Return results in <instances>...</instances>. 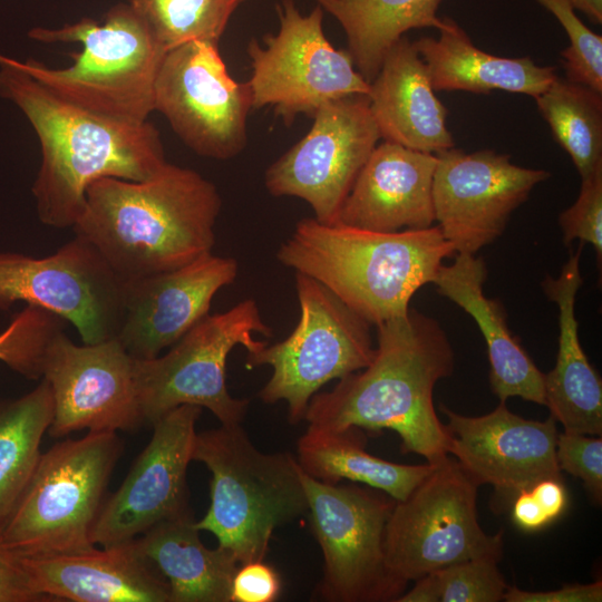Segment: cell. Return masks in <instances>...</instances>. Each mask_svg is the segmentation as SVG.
I'll return each mask as SVG.
<instances>
[{"label":"cell","instance_id":"cell-1","mask_svg":"<svg viewBox=\"0 0 602 602\" xmlns=\"http://www.w3.org/2000/svg\"><path fill=\"white\" fill-rule=\"evenodd\" d=\"M0 97L23 113L38 136L41 164L32 194L45 225L72 227L91 182L145 181L167 163L159 133L149 122L124 123L71 104L2 54Z\"/></svg>","mask_w":602,"mask_h":602},{"label":"cell","instance_id":"cell-24","mask_svg":"<svg viewBox=\"0 0 602 602\" xmlns=\"http://www.w3.org/2000/svg\"><path fill=\"white\" fill-rule=\"evenodd\" d=\"M487 274L482 258L456 254L452 264L440 265L433 284L476 322L487 347L491 389L499 401L521 397L544 406V373L511 333L502 303L484 294Z\"/></svg>","mask_w":602,"mask_h":602},{"label":"cell","instance_id":"cell-37","mask_svg":"<svg viewBox=\"0 0 602 602\" xmlns=\"http://www.w3.org/2000/svg\"><path fill=\"white\" fill-rule=\"evenodd\" d=\"M560 470L580 478L596 503L602 499V438L563 431L557 435Z\"/></svg>","mask_w":602,"mask_h":602},{"label":"cell","instance_id":"cell-22","mask_svg":"<svg viewBox=\"0 0 602 602\" xmlns=\"http://www.w3.org/2000/svg\"><path fill=\"white\" fill-rule=\"evenodd\" d=\"M437 162L435 154L391 142L376 145L343 203L339 223L377 232L431 226Z\"/></svg>","mask_w":602,"mask_h":602},{"label":"cell","instance_id":"cell-29","mask_svg":"<svg viewBox=\"0 0 602 602\" xmlns=\"http://www.w3.org/2000/svg\"><path fill=\"white\" fill-rule=\"evenodd\" d=\"M342 27L355 67L370 84L389 49L411 29L443 25L441 0H315Z\"/></svg>","mask_w":602,"mask_h":602},{"label":"cell","instance_id":"cell-36","mask_svg":"<svg viewBox=\"0 0 602 602\" xmlns=\"http://www.w3.org/2000/svg\"><path fill=\"white\" fill-rule=\"evenodd\" d=\"M576 201L559 216L566 246L574 240L590 243L601 266L602 259V167L581 179Z\"/></svg>","mask_w":602,"mask_h":602},{"label":"cell","instance_id":"cell-33","mask_svg":"<svg viewBox=\"0 0 602 602\" xmlns=\"http://www.w3.org/2000/svg\"><path fill=\"white\" fill-rule=\"evenodd\" d=\"M507 586L498 561L475 559L427 573L396 602H498Z\"/></svg>","mask_w":602,"mask_h":602},{"label":"cell","instance_id":"cell-17","mask_svg":"<svg viewBox=\"0 0 602 602\" xmlns=\"http://www.w3.org/2000/svg\"><path fill=\"white\" fill-rule=\"evenodd\" d=\"M201 411L182 405L152 425L149 443L103 503L93 530L95 545L127 543L162 522L192 517L186 475Z\"/></svg>","mask_w":602,"mask_h":602},{"label":"cell","instance_id":"cell-43","mask_svg":"<svg viewBox=\"0 0 602 602\" xmlns=\"http://www.w3.org/2000/svg\"><path fill=\"white\" fill-rule=\"evenodd\" d=\"M572 6L583 12L593 23L602 22V0H569Z\"/></svg>","mask_w":602,"mask_h":602},{"label":"cell","instance_id":"cell-4","mask_svg":"<svg viewBox=\"0 0 602 602\" xmlns=\"http://www.w3.org/2000/svg\"><path fill=\"white\" fill-rule=\"evenodd\" d=\"M453 245L439 227L377 232L302 219L276 251L278 261L322 283L371 326L408 312L433 283Z\"/></svg>","mask_w":602,"mask_h":602},{"label":"cell","instance_id":"cell-27","mask_svg":"<svg viewBox=\"0 0 602 602\" xmlns=\"http://www.w3.org/2000/svg\"><path fill=\"white\" fill-rule=\"evenodd\" d=\"M192 517L165 521L133 540L166 580L171 602H231L236 557L220 546L206 547Z\"/></svg>","mask_w":602,"mask_h":602},{"label":"cell","instance_id":"cell-26","mask_svg":"<svg viewBox=\"0 0 602 602\" xmlns=\"http://www.w3.org/2000/svg\"><path fill=\"white\" fill-rule=\"evenodd\" d=\"M441 20L438 38L421 37L414 41L435 91L504 90L535 98L557 77L555 67L540 66L530 57L507 58L485 52L455 20L448 17Z\"/></svg>","mask_w":602,"mask_h":602},{"label":"cell","instance_id":"cell-9","mask_svg":"<svg viewBox=\"0 0 602 602\" xmlns=\"http://www.w3.org/2000/svg\"><path fill=\"white\" fill-rule=\"evenodd\" d=\"M300 315L282 341L247 353L246 366H269L272 373L259 396L285 401L289 420H304L311 398L329 381L367 367L376 351L371 324L322 283L295 273Z\"/></svg>","mask_w":602,"mask_h":602},{"label":"cell","instance_id":"cell-25","mask_svg":"<svg viewBox=\"0 0 602 602\" xmlns=\"http://www.w3.org/2000/svg\"><path fill=\"white\" fill-rule=\"evenodd\" d=\"M584 243L570 253L559 276L546 275L542 288L559 309V350L554 368L544 375V398L551 417L564 431L602 435V381L580 342L575 298L583 283L580 261Z\"/></svg>","mask_w":602,"mask_h":602},{"label":"cell","instance_id":"cell-41","mask_svg":"<svg viewBox=\"0 0 602 602\" xmlns=\"http://www.w3.org/2000/svg\"><path fill=\"white\" fill-rule=\"evenodd\" d=\"M511 517L524 532H536L552 523L531 488L518 492L511 501Z\"/></svg>","mask_w":602,"mask_h":602},{"label":"cell","instance_id":"cell-5","mask_svg":"<svg viewBox=\"0 0 602 602\" xmlns=\"http://www.w3.org/2000/svg\"><path fill=\"white\" fill-rule=\"evenodd\" d=\"M40 42H78L81 51L66 68L28 58L20 66L59 97L115 120L142 124L154 111V85L166 50L126 3L113 6L99 23L82 18L60 28L36 27Z\"/></svg>","mask_w":602,"mask_h":602},{"label":"cell","instance_id":"cell-23","mask_svg":"<svg viewBox=\"0 0 602 602\" xmlns=\"http://www.w3.org/2000/svg\"><path fill=\"white\" fill-rule=\"evenodd\" d=\"M435 93L414 42L401 37L386 54L367 95L380 138L435 155L453 148L448 110Z\"/></svg>","mask_w":602,"mask_h":602},{"label":"cell","instance_id":"cell-14","mask_svg":"<svg viewBox=\"0 0 602 602\" xmlns=\"http://www.w3.org/2000/svg\"><path fill=\"white\" fill-rule=\"evenodd\" d=\"M253 97L229 74L219 42L194 40L167 50L154 85V111L197 155L229 159L246 145Z\"/></svg>","mask_w":602,"mask_h":602},{"label":"cell","instance_id":"cell-6","mask_svg":"<svg viewBox=\"0 0 602 602\" xmlns=\"http://www.w3.org/2000/svg\"><path fill=\"white\" fill-rule=\"evenodd\" d=\"M193 460L212 475L211 504L195 526L239 564L264 561L273 532L308 512L297 458L259 450L241 424L197 433Z\"/></svg>","mask_w":602,"mask_h":602},{"label":"cell","instance_id":"cell-38","mask_svg":"<svg viewBox=\"0 0 602 602\" xmlns=\"http://www.w3.org/2000/svg\"><path fill=\"white\" fill-rule=\"evenodd\" d=\"M281 591L278 572L263 561L240 564L231 584V602H273Z\"/></svg>","mask_w":602,"mask_h":602},{"label":"cell","instance_id":"cell-7","mask_svg":"<svg viewBox=\"0 0 602 602\" xmlns=\"http://www.w3.org/2000/svg\"><path fill=\"white\" fill-rule=\"evenodd\" d=\"M123 441L114 431H88L41 453L13 509L0 527V542L17 556H46L89 550Z\"/></svg>","mask_w":602,"mask_h":602},{"label":"cell","instance_id":"cell-30","mask_svg":"<svg viewBox=\"0 0 602 602\" xmlns=\"http://www.w3.org/2000/svg\"><path fill=\"white\" fill-rule=\"evenodd\" d=\"M54 409L52 391L43 378L19 398L0 399V527L38 464Z\"/></svg>","mask_w":602,"mask_h":602},{"label":"cell","instance_id":"cell-16","mask_svg":"<svg viewBox=\"0 0 602 602\" xmlns=\"http://www.w3.org/2000/svg\"><path fill=\"white\" fill-rule=\"evenodd\" d=\"M433 179L435 221L455 254H476L505 231L512 213L550 178L544 169L511 162L491 149L437 154Z\"/></svg>","mask_w":602,"mask_h":602},{"label":"cell","instance_id":"cell-42","mask_svg":"<svg viewBox=\"0 0 602 602\" xmlns=\"http://www.w3.org/2000/svg\"><path fill=\"white\" fill-rule=\"evenodd\" d=\"M562 482V478H544L530 487L552 522L563 514L567 505V493Z\"/></svg>","mask_w":602,"mask_h":602},{"label":"cell","instance_id":"cell-31","mask_svg":"<svg viewBox=\"0 0 602 602\" xmlns=\"http://www.w3.org/2000/svg\"><path fill=\"white\" fill-rule=\"evenodd\" d=\"M581 179L602 167V93L559 76L535 98Z\"/></svg>","mask_w":602,"mask_h":602},{"label":"cell","instance_id":"cell-35","mask_svg":"<svg viewBox=\"0 0 602 602\" xmlns=\"http://www.w3.org/2000/svg\"><path fill=\"white\" fill-rule=\"evenodd\" d=\"M564 28L570 46L562 52L565 78L602 93V37L588 28L569 0H537Z\"/></svg>","mask_w":602,"mask_h":602},{"label":"cell","instance_id":"cell-2","mask_svg":"<svg viewBox=\"0 0 602 602\" xmlns=\"http://www.w3.org/2000/svg\"><path fill=\"white\" fill-rule=\"evenodd\" d=\"M377 327L371 362L309 401L310 427L398 434L404 453L437 463L448 456V434L433 401L436 383L454 372L455 355L440 323L414 308Z\"/></svg>","mask_w":602,"mask_h":602},{"label":"cell","instance_id":"cell-13","mask_svg":"<svg viewBox=\"0 0 602 602\" xmlns=\"http://www.w3.org/2000/svg\"><path fill=\"white\" fill-rule=\"evenodd\" d=\"M125 281L85 239L75 235L54 254L0 252V310L22 301L70 322L82 343L117 337Z\"/></svg>","mask_w":602,"mask_h":602},{"label":"cell","instance_id":"cell-28","mask_svg":"<svg viewBox=\"0 0 602 602\" xmlns=\"http://www.w3.org/2000/svg\"><path fill=\"white\" fill-rule=\"evenodd\" d=\"M300 467L311 477L330 484L346 479L405 499L433 470L435 463L404 465L369 454L358 428L332 430L308 427L298 441Z\"/></svg>","mask_w":602,"mask_h":602},{"label":"cell","instance_id":"cell-39","mask_svg":"<svg viewBox=\"0 0 602 602\" xmlns=\"http://www.w3.org/2000/svg\"><path fill=\"white\" fill-rule=\"evenodd\" d=\"M0 602H48L30 586L19 557L0 542Z\"/></svg>","mask_w":602,"mask_h":602},{"label":"cell","instance_id":"cell-12","mask_svg":"<svg viewBox=\"0 0 602 602\" xmlns=\"http://www.w3.org/2000/svg\"><path fill=\"white\" fill-rule=\"evenodd\" d=\"M278 16L276 33L266 35L263 46L255 40L247 46L254 109L272 106L292 123L299 114L312 117L327 103L368 95L370 84L349 51L337 49L326 37L319 4L304 14L292 0H283Z\"/></svg>","mask_w":602,"mask_h":602},{"label":"cell","instance_id":"cell-8","mask_svg":"<svg viewBox=\"0 0 602 602\" xmlns=\"http://www.w3.org/2000/svg\"><path fill=\"white\" fill-rule=\"evenodd\" d=\"M255 300L244 299L231 309L207 314L169 350L152 359H135V385L144 425L182 405L206 408L221 425H240L249 400L232 397L226 388L225 368L237 346L247 353L268 343L254 334L271 337Z\"/></svg>","mask_w":602,"mask_h":602},{"label":"cell","instance_id":"cell-34","mask_svg":"<svg viewBox=\"0 0 602 602\" xmlns=\"http://www.w3.org/2000/svg\"><path fill=\"white\" fill-rule=\"evenodd\" d=\"M66 323L50 311L27 304L0 333V361L28 379L41 378L48 346Z\"/></svg>","mask_w":602,"mask_h":602},{"label":"cell","instance_id":"cell-11","mask_svg":"<svg viewBox=\"0 0 602 602\" xmlns=\"http://www.w3.org/2000/svg\"><path fill=\"white\" fill-rule=\"evenodd\" d=\"M300 476L324 561L319 595L333 602L396 601L406 584L389 572L383 551L396 501L380 491L324 483L302 469Z\"/></svg>","mask_w":602,"mask_h":602},{"label":"cell","instance_id":"cell-19","mask_svg":"<svg viewBox=\"0 0 602 602\" xmlns=\"http://www.w3.org/2000/svg\"><path fill=\"white\" fill-rule=\"evenodd\" d=\"M447 453L478 486L492 485L507 501L544 478H562L556 460L553 417L525 419L501 401L483 416H465L445 406Z\"/></svg>","mask_w":602,"mask_h":602},{"label":"cell","instance_id":"cell-21","mask_svg":"<svg viewBox=\"0 0 602 602\" xmlns=\"http://www.w3.org/2000/svg\"><path fill=\"white\" fill-rule=\"evenodd\" d=\"M18 557L32 590L48 602H171L168 583L133 541Z\"/></svg>","mask_w":602,"mask_h":602},{"label":"cell","instance_id":"cell-3","mask_svg":"<svg viewBox=\"0 0 602 602\" xmlns=\"http://www.w3.org/2000/svg\"><path fill=\"white\" fill-rule=\"evenodd\" d=\"M221 206L212 182L167 162L145 181L103 177L91 182L72 230L127 282L211 253Z\"/></svg>","mask_w":602,"mask_h":602},{"label":"cell","instance_id":"cell-32","mask_svg":"<svg viewBox=\"0 0 602 602\" xmlns=\"http://www.w3.org/2000/svg\"><path fill=\"white\" fill-rule=\"evenodd\" d=\"M243 0H126L167 51L183 43L219 42Z\"/></svg>","mask_w":602,"mask_h":602},{"label":"cell","instance_id":"cell-18","mask_svg":"<svg viewBox=\"0 0 602 602\" xmlns=\"http://www.w3.org/2000/svg\"><path fill=\"white\" fill-rule=\"evenodd\" d=\"M134 368L135 359L116 338L78 346L64 331L57 333L41 377L55 405L48 433L62 437L84 429L117 433L142 427Z\"/></svg>","mask_w":602,"mask_h":602},{"label":"cell","instance_id":"cell-15","mask_svg":"<svg viewBox=\"0 0 602 602\" xmlns=\"http://www.w3.org/2000/svg\"><path fill=\"white\" fill-rule=\"evenodd\" d=\"M312 117L310 130L269 166L264 184L273 196L307 202L318 222L334 224L380 135L367 95L327 103Z\"/></svg>","mask_w":602,"mask_h":602},{"label":"cell","instance_id":"cell-20","mask_svg":"<svg viewBox=\"0 0 602 602\" xmlns=\"http://www.w3.org/2000/svg\"><path fill=\"white\" fill-rule=\"evenodd\" d=\"M231 256L212 252L177 269L125 282L116 339L134 359H152L210 314L214 295L237 276Z\"/></svg>","mask_w":602,"mask_h":602},{"label":"cell","instance_id":"cell-10","mask_svg":"<svg viewBox=\"0 0 602 602\" xmlns=\"http://www.w3.org/2000/svg\"><path fill=\"white\" fill-rule=\"evenodd\" d=\"M476 485L456 459L446 456L388 517L383 551L400 582L462 561L503 555V532L487 534L478 523Z\"/></svg>","mask_w":602,"mask_h":602},{"label":"cell","instance_id":"cell-40","mask_svg":"<svg viewBox=\"0 0 602 602\" xmlns=\"http://www.w3.org/2000/svg\"><path fill=\"white\" fill-rule=\"evenodd\" d=\"M503 601L506 602H601L602 581L588 584H566L559 590L531 592L507 586Z\"/></svg>","mask_w":602,"mask_h":602}]
</instances>
